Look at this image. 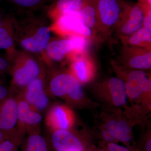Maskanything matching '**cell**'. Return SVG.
<instances>
[{"label": "cell", "mask_w": 151, "mask_h": 151, "mask_svg": "<svg viewBox=\"0 0 151 151\" xmlns=\"http://www.w3.org/2000/svg\"><path fill=\"white\" fill-rule=\"evenodd\" d=\"M47 66L50 70L47 84L50 94L77 108H83L90 104L82 84L69 71H55Z\"/></svg>", "instance_id": "cell-3"}, {"label": "cell", "mask_w": 151, "mask_h": 151, "mask_svg": "<svg viewBox=\"0 0 151 151\" xmlns=\"http://www.w3.org/2000/svg\"><path fill=\"white\" fill-rule=\"evenodd\" d=\"M101 151H107V150H102Z\"/></svg>", "instance_id": "cell-34"}, {"label": "cell", "mask_w": 151, "mask_h": 151, "mask_svg": "<svg viewBox=\"0 0 151 151\" xmlns=\"http://www.w3.org/2000/svg\"><path fill=\"white\" fill-rule=\"evenodd\" d=\"M24 132L19 129L11 137L0 144V151H17L18 147L23 141Z\"/></svg>", "instance_id": "cell-24"}, {"label": "cell", "mask_w": 151, "mask_h": 151, "mask_svg": "<svg viewBox=\"0 0 151 151\" xmlns=\"http://www.w3.org/2000/svg\"><path fill=\"white\" fill-rule=\"evenodd\" d=\"M8 88L0 81V102L4 100L10 95Z\"/></svg>", "instance_id": "cell-26"}, {"label": "cell", "mask_w": 151, "mask_h": 151, "mask_svg": "<svg viewBox=\"0 0 151 151\" xmlns=\"http://www.w3.org/2000/svg\"><path fill=\"white\" fill-rule=\"evenodd\" d=\"M5 16L3 15V14L1 13V11H0V27L1 25L2 24L3 20H4V18Z\"/></svg>", "instance_id": "cell-31"}, {"label": "cell", "mask_w": 151, "mask_h": 151, "mask_svg": "<svg viewBox=\"0 0 151 151\" xmlns=\"http://www.w3.org/2000/svg\"><path fill=\"white\" fill-rule=\"evenodd\" d=\"M17 100L9 96L0 102V130L11 134L18 130Z\"/></svg>", "instance_id": "cell-12"}, {"label": "cell", "mask_w": 151, "mask_h": 151, "mask_svg": "<svg viewBox=\"0 0 151 151\" xmlns=\"http://www.w3.org/2000/svg\"><path fill=\"white\" fill-rule=\"evenodd\" d=\"M125 73L121 78L125 82L128 99L137 104L138 110L140 103L150 108L151 81L148 75L143 70L135 69Z\"/></svg>", "instance_id": "cell-4"}, {"label": "cell", "mask_w": 151, "mask_h": 151, "mask_svg": "<svg viewBox=\"0 0 151 151\" xmlns=\"http://www.w3.org/2000/svg\"><path fill=\"white\" fill-rule=\"evenodd\" d=\"M144 18V10L139 3L124 6L118 22L120 33L126 36L134 33L142 27Z\"/></svg>", "instance_id": "cell-9"}, {"label": "cell", "mask_w": 151, "mask_h": 151, "mask_svg": "<svg viewBox=\"0 0 151 151\" xmlns=\"http://www.w3.org/2000/svg\"><path fill=\"white\" fill-rule=\"evenodd\" d=\"M94 93L101 103L113 111L127 105L128 98L125 82L120 77L109 78L96 87Z\"/></svg>", "instance_id": "cell-5"}, {"label": "cell", "mask_w": 151, "mask_h": 151, "mask_svg": "<svg viewBox=\"0 0 151 151\" xmlns=\"http://www.w3.org/2000/svg\"><path fill=\"white\" fill-rule=\"evenodd\" d=\"M75 47L74 42L70 38L51 37L41 57L45 64L60 62L65 59L69 60Z\"/></svg>", "instance_id": "cell-7"}, {"label": "cell", "mask_w": 151, "mask_h": 151, "mask_svg": "<svg viewBox=\"0 0 151 151\" xmlns=\"http://www.w3.org/2000/svg\"><path fill=\"white\" fill-rule=\"evenodd\" d=\"M146 148L147 151H151V139H150L147 141L146 145Z\"/></svg>", "instance_id": "cell-30"}, {"label": "cell", "mask_w": 151, "mask_h": 151, "mask_svg": "<svg viewBox=\"0 0 151 151\" xmlns=\"http://www.w3.org/2000/svg\"><path fill=\"white\" fill-rule=\"evenodd\" d=\"M101 134L103 138L107 142H112L115 139V137L110 132L105 130H101Z\"/></svg>", "instance_id": "cell-28"}, {"label": "cell", "mask_w": 151, "mask_h": 151, "mask_svg": "<svg viewBox=\"0 0 151 151\" xmlns=\"http://www.w3.org/2000/svg\"><path fill=\"white\" fill-rule=\"evenodd\" d=\"M6 57L14 88L23 89L45 72V64L38 55L17 48Z\"/></svg>", "instance_id": "cell-2"}, {"label": "cell", "mask_w": 151, "mask_h": 151, "mask_svg": "<svg viewBox=\"0 0 151 151\" xmlns=\"http://www.w3.org/2000/svg\"><path fill=\"white\" fill-rule=\"evenodd\" d=\"M132 132V124L126 119L118 117L115 139L123 142L127 143L131 139V134Z\"/></svg>", "instance_id": "cell-23"}, {"label": "cell", "mask_w": 151, "mask_h": 151, "mask_svg": "<svg viewBox=\"0 0 151 151\" xmlns=\"http://www.w3.org/2000/svg\"><path fill=\"white\" fill-rule=\"evenodd\" d=\"M108 147L109 151H130L127 148L119 145L115 143H110L108 145Z\"/></svg>", "instance_id": "cell-27"}, {"label": "cell", "mask_w": 151, "mask_h": 151, "mask_svg": "<svg viewBox=\"0 0 151 151\" xmlns=\"http://www.w3.org/2000/svg\"><path fill=\"white\" fill-rule=\"evenodd\" d=\"M14 38L13 14L5 16L0 27V50H5L6 56L12 54L16 49Z\"/></svg>", "instance_id": "cell-18"}, {"label": "cell", "mask_w": 151, "mask_h": 151, "mask_svg": "<svg viewBox=\"0 0 151 151\" xmlns=\"http://www.w3.org/2000/svg\"><path fill=\"white\" fill-rule=\"evenodd\" d=\"M98 22L106 28L116 25L123 12V6L118 0H94Z\"/></svg>", "instance_id": "cell-10"}, {"label": "cell", "mask_w": 151, "mask_h": 151, "mask_svg": "<svg viewBox=\"0 0 151 151\" xmlns=\"http://www.w3.org/2000/svg\"><path fill=\"white\" fill-rule=\"evenodd\" d=\"M70 130L53 131L51 142L57 151H83L82 143L78 137Z\"/></svg>", "instance_id": "cell-13"}, {"label": "cell", "mask_w": 151, "mask_h": 151, "mask_svg": "<svg viewBox=\"0 0 151 151\" xmlns=\"http://www.w3.org/2000/svg\"><path fill=\"white\" fill-rule=\"evenodd\" d=\"M144 1V0H139V2H143Z\"/></svg>", "instance_id": "cell-32"}, {"label": "cell", "mask_w": 151, "mask_h": 151, "mask_svg": "<svg viewBox=\"0 0 151 151\" xmlns=\"http://www.w3.org/2000/svg\"><path fill=\"white\" fill-rule=\"evenodd\" d=\"M40 11L13 14V25L16 46L41 56L51 38L52 32L50 21L43 12Z\"/></svg>", "instance_id": "cell-1"}, {"label": "cell", "mask_w": 151, "mask_h": 151, "mask_svg": "<svg viewBox=\"0 0 151 151\" xmlns=\"http://www.w3.org/2000/svg\"><path fill=\"white\" fill-rule=\"evenodd\" d=\"M50 22L51 32L60 36L78 35L89 38L92 36V29L82 22L77 12L63 14Z\"/></svg>", "instance_id": "cell-6"}, {"label": "cell", "mask_w": 151, "mask_h": 151, "mask_svg": "<svg viewBox=\"0 0 151 151\" xmlns=\"http://www.w3.org/2000/svg\"><path fill=\"white\" fill-rule=\"evenodd\" d=\"M9 61L6 56L0 55V78L1 76L9 70Z\"/></svg>", "instance_id": "cell-25"}, {"label": "cell", "mask_w": 151, "mask_h": 151, "mask_svg": "<svg viewBox=\"0 0 151 151\" xmlns=\"http://www.w3.org/2000/svg\"><path fill=\"white\" fill-rule=\"evenodd\" d=\"M2 1V0H0V4H1V2ZM0 11H1V10H0Z\"/></svg>", "instance_id": "cell-33"}, {"label": "cell", "mask_w": 151, "mask_h": 151, "mask_svg": "<svg viewBox=\"0 0 151 151\" xmlns=\"http://www.w3.org/2000/svg\"><path fill=\"white\" fill-rule=\"evenodd\" d=\"M22 151H50L47 141L36 131H30L23 144Z\"/></svg>", "instance_id": "cell-19"}, {"label": "cell", "mask_w": 151, "mask_h": 151, "mask_svg": "<svg viewBox=\"0 0 151 151\" xmlns=\"http://www.w3.org/2000/svg\"><path fill=\"white\" fill-rule=\"evenodd\" d=\"M87 0H55L43 9L50 22L63 14L78 12Z\"/></svg>", "instance_id": "cell-15"}, {"label": "cell", "mask_w": 151, "mask_h": 151, "mask_svg": "<svg viewBox=\"0 0 151 151\" xmlns=\"http://www.w3.org/2000/svg\"><path fill=\"white\" fill-rule=\"evenodd\" d=\"M77 13L86 27L91 29L96 27L98 20L94 0H87L84 6Z\"/></svg>", "instance_id": "cell-20"}, {"label": "cell", "mask_w": 151, "mask_h": 151, "mask_svg": "<svg viewBox=\"0 0 151 151\" xmlns=\"http://www.w3.org/2000/svg\"><path fill=\"white\" fill-rule=\"evenodd\" d=\"M69 72L81 84L89 82L94 74V67L92 60L86 54L73 58L70 60Z\"/></svg>", "instance_id": "cell-14"}, {"label": "cell", "mask_w": 151, "mask_h": 151, "mask_svg": "<svg viewBox=\"0 0 151 151\" xmlns=\"http://www.w3.org/2000/svg\"><path fill=\"white\" fill-rule=\"evenodd\" d=\"M45 72L34 79L23 89V98L32 108L42 111L48 106L49 100L45 90Z\"/></svg>", "instance_id": "cell-8"}, {"label": "cell", "mask_w": 151, "mask_h": 151, "mask_svg": "<svg viewBox=\"0 0 151 151\" xmlns=\"http://www.w3.org/2000/svg\"><path fill=\"white\" fill-rule=\"evenodd\" d=\"M75 121V116L71 109L67 105L61 104L53 105L46 117L47 124L53 131L70 130Z\"/></svg>", "instance_id": "cell-11"}, {"label": "cell", "mask_w": 151, "mask_h": 151, "mask_svg": "<svg viewBox=\"0 0 151 151\" xmlns=\"http://www.w3.org/2000/svg\"><path fill=\"white\" fill-rule=\"evenodd\" d=\"M129 50L125 63L128 67L135 70H144L151 67V52L150 50L140 48Z\"/></svg>", "instance_id": "cell-17"}, {"label": "cell", "mask_w": 151, "mask_h": 151, "mask_svg": "<svg viewBox=\"0 0 151 151\" xmlns=\"http://www.w3.org/2000/svg\"><path fill=\"white\" fill-rule=\"evenodd\" d=\"M19 9L18 12L41 11L53 0H9Z\"/></svg>", "instance_id": "cell-22"}, {"label": "cell", "mask_w": 151, "mask_h": 151, "mask_svg": "<svg viewBox=\"0 0 151 151\" xmlns=\"http://www.w3.org/2000/svg\"><path fill=\"white\" fill-rule=\"evenodd\" d=\"M17 100L19 129L25 131L26 128L34 127L40 124L42 119L40 113L32 108L22 96Z\"/></svg>", "instance_id": "cell-16"}, {"label": "cell", "mask_w": 151, "mask_h": 151, "mask_svg": "<svg viewBox=\"0 0 151 151\" xmlns=\"http://www.w3.org/2000/svg\"><path fill=\"white\" fill-rule=\"evenodd\" d=\"M14 134H9V133L3 132V131L0 130V144L3 141H4L6 139H8V138L11 137V136H12V135Z\"/></svg>", "instance_id": "cell-29"}, {"label": "cell", "mask_w": 151, "mask_h": 151, "mask_svg": "<svg viewBox=\"0 0 151 151\" xmlns=\"http://www.w3.org/2000/svg\"><path fill=\"white\" fill-rule=\"evenodd\" d=\"M128 43L133 47L150 50L151 42V31L141 27L127 37Z\"/></svg>", "instance_id": "cell-21"}]
</instances>
